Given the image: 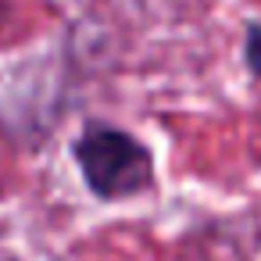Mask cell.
Returning a JSON list of instances; mask_svg holds the SVG:
<instances>
[{
	"label": "cell",
	"instance_id": "cell-1",
	"mask_svg": "<svg viewBox=\"0 0 261 261\" xmlns=\"http://www.w3.org/2000/svg\"><path fill=\"white\" fill-rule=\"evenodd\" d=\"M75 165L86 179V186L104 197V200H118V197H133L143 193L154 182V158L150 150L129 136L125 129L104 125V122H90L75 147Z\"/></svg>",
	"mask_w": 261,
	"mask_h": 261
},
{
	"label": "cell",
	"instance_id": "cell-2",
	"mask_svg": "<svg viewBox=\"0 0 261 261\" xmlns=\"http://www.w3.org/2000/svg\"><path fill=\"white\" fill-rule=\"evenodd\" d=\"M247 65L261 75V25H247Z\"/></svg>",
	"mask_w": 261,
	"mask_h": 261
}]
</instances>
